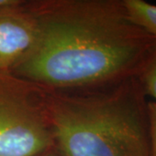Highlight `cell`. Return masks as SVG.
<instances>
[{
  "label": "cell",
  "instance_id": "cell-1",
  "mask_svg": "<svg viewBox=\"0 0 156 156\" xmlns=\"http://www.w3.org/2000/svg\"><path fill=\"white\" fill-rule=\"evenodd\" d=\"M25 6L36 35L10 71L47 91L96 89L136 77L156 47L123 0H28Z\"/></svg>",
  "mask_w": 156,
  "mask_h": 156
},
{
  "label": "cell",
  "instance_id": "cell-2",
  "mask_svg": "<svg viewBox=\"0 0 156 156\" xmlns=\"http://www.w3.org/2000/svg\"><path fill=\"white\" fill-rule=\"evenodd\" d=\"M147 102L136 77L47 91L55 148L62 156H150Z\"/></svg>",
  "mask_w": 156,
  "mask_h": 156
},
{
  "label": "cell",
  "instance_id": "cell-3",
  "mask_svg": "<svg viewBox=\"0 0 156 156\" xmlns=\"http://www.w3.org/2000/svg\"><path fill=\"white\" fill-rule=\"evenodd\" d=\"M53 147L47 90L0 70V156H39Z\"/></svg>",
  "mask_w": 156,
  "mask_h": 156
},
{
  "label": "cell",
  "instance_id": "cell-4",
  "mask_svg": "<svg viewBox=\"0 0 156 156\" xmlns=\"http://www.w3.org/2000/svg\"><path fill=\"white\" fill-rule=\"evenodd\" d=\"M36 22L25 0L0 9V70L10 71L33 44Z\"/></svg>",
  "mask_w": 156,
  "mask_h": 156
},
{
  "label": "cell",
  "instance_id": "cell-5",
  "mask_svg": "<svg viewBox=\"0 0 156 156\" xmlns=\"http://www.w3.org/2000/svg\"><path fill=\"white\" fill-rule=\"evenodd\" d=\"M130 18L156 38V5L143 0H123Z\"/></svg>",
  "mask_w": 156,
  "mask_h": 156
},
{
  "label": "cell",
  "instance_id": "cell-6",
  "mask_svg": "<svg viewBox=\"0 0 156 156\" xmlns=\"http://www.w3.org/2000/svg\"><path fill=\"white\" fill-rule=\"evenodd\" d=\"M136 78L146 96L152 97L153 101L156 103V47L147 59Z\"/></svg>",
  "mask_w": 156,
  "mask_h": 156
},
{
  "label": "cell",
  "instance_id": "cell-7",
  "mask_svg": "<svg viewBox=\"0 0 156 156\" xmlns=\"http://www.w3.org/2000/svg\"><path fill=\"white\" fill-rule=\"evenodd\" d=\"M149 120V143L150 156H156V103L153 101L147 102Z\"/></svg>",
  "mask_w": 156,
  "mask_h": 156
},
{
  "label": "cell",
  "instance_id": "cell-8",
  "mask_svg": "<svg viewBox=\"0 0 156 156\" xmlns=\"http://www.w3.org/2000/svg\"><path fill=\"white\" fill-rule=\"evenodd\" d=\"M21 0H0V9L17 5Z\"/></svg>",
  "mask_w": 156,
  "mask_h": 156
},
{
  "label": "cell",
  "instance_id": "cell-9",
  "mask_svg": "<svg viewBox=\"0 0 156 156\" xmlns=\"http://www.w3.org/2000/svg\"><path fill=\"white\" fill-rule=\"evenodd\" d=\"M39 156H62V155L60 154V153L56 150L55 147H53V148H51V149H50V150L44 152V154H40Z\"/></svg>",
  "mask_w": 156,
  "mask_h": 156
}]
</instances>
